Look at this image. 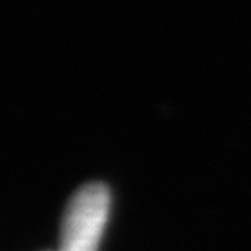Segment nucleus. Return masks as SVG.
Masks as SVG:
<instances>
[{
	"mask_svg": "<svg viewBox=\"0 0 251 251\" xmlns=\"http://www.w3.org/2000/svg\"><path fill=\"white\" fill-rule=\"evenodd\" d=\"M111 194L106 184L87 183L65 207L59 251H98L106 225Z\"/></svg>",
	"mask_w": 251,
	"mask_h": 251,
	"instance_id": "obj_1",
	"label": "nucleus"
}]
</instances>
